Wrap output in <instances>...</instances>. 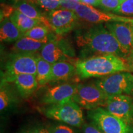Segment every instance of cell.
Masks as SVG:
<instances>
[{
  "label": "cell",
  "instance_id": "d6a6232c",
  "mask_svg": "<svg viewBox=\"0 0 133 133\" xmlns=\"http://www.w3.org/2000/svg\"><path fill=\"white\" fill-rule=\"evenodd\" d=\"M74 1H76V2H78V3H79V0H74Z\"/></svg>",
  "mask_w": 133,
  "mask_h": 133
},
{
  "label": "cell",
  "instance_id": "ba28073f",
  "mask_svg": "<svg viewBox=\"0 0 133 133\" xmlns=\"http://www.w3.org/2000/svg\"><path fill=\"white\" fill-rule=\"evenodd\" d=\"M76 82L49 83L41 88L38 101L42 105L56 104L65 100L72 99L78 89Z\"/></svg>",
  "mask_w": 133,
  "mask_h": 133
},
{
  "label": "cell",
  "instance_id": "cb8c5ba5",
  "mask_svg": "<svg viewBox=\"0 0 133 133\" xmlns=\"http://www.w3.org/2000/svg\"><path fill=\"white\" fill-rule=\"evenodd\" d=\"M35 1L41 8L49 12L61 7V0H35Z\"/></svg>",
  "mask_w": 133,
  "mask_h": 133
},
{
  "label": "cell",
  "instance_id": "7402d4cb",
  "mask_svg": "<svg viewBox=\"0 0 133 133\" xmlns=\"http://www.w3.org/2000/svg\"><path fill=\"white\" fill-rule=\"evenodd\" d=\"M114 12L124 16H133V0L124 1Z\"/></svg>",
  "mask_w": 133,
  "mask_h": 133
},
{
  "label": "cell",
  "instance_id": "4316f807",
  "mask_svg": "<svg viewBox=\"0 0 133 133\" xmlns=\"http://www.w3.org/2000/svg\"><path fill=\"white\" fill-rule=\"evenodd\" d=\"M81 128L84 133H104L91 122L90 124L84 123Z\"/></svg>",
  "mask_w": 133,
  "mask_h": 133
},
{
  "label": "cell",
  "instance_id": "5bb4252c",
  "mask_svg": "<svg viewBox=\"0 0 133 133\" xmlns=\"http://www.w3.org/2000/svg\"><path fill=\"white\" fill-rule=\"evenodd\" d=\"M76 76H78V75L74 64L65 61L56 62L52 64L49 83L70 82L73 81Z\"/></svg>",
  "mask_w": 133,
  "mask_h": 133
},
{
  "label": "cell",
  "instance_id": "44dd1931",
  "mask_svg": "<svg viewBox=\"0 0 133 133\" xmlns=\"http://www.w3.org/2000/svg\"><path fill=\"white\" fill-rule=\"evenodd\" d=\"M52 64L45 61L40 54H37L36 63V75L38 86L41 88L49 84L51 77Z\"/></svg>",
  "mask_w": 133,
  "mask_h": 133
},
{
  "label": "cell",
  "instance_id": "d6986e66",
  "mask_svg": "<svg viewBox=\"0 0 133 133\" xmlns=\"http://www.w3.org/2000/svg\"><path fill=\"white\" fill-rule=\"evenodd\" d=\"M13 8L15 10H17L29 17L39 20L49 26L46 17L32 3L28 2L26 0H17Z\"/></svg>",
  "mask_w": 133,
  "mask_h": 133
},
{
  "label": "cell",
  "instance_id": "7a4b0ae2",
  "mask_svg": "<svg viewBox=\"0 0 133 133\" xmlns=\"http://www.w3.org/2000/svg\"><path fill=\"white\" fill-rule=\"evenodd\" d=\"M74 65L78 77L81 79L92 77L102 78L120 71H129L125 60L113 54L100 55L78 59Z\"/></svg>",
  "mask_w": 133,
  "mask_h": 133
},
{
  "label": "cell",
  "instance_id": "f1b7e54d",
  "mask_svg": "<svg viewBox=\"0 0 133 133\" xmlns=\"http://www.w3.org/2000/svg\"><path fill=\"white\" fill-rule=\"evenodd\" d=\"M129 72H133V52H131L125 59Z\"/></svg>",
  "mask_w": 133,
  "mask_h": 133
},
{
  "label": "cell",
  "instance_id": "3957f363",
  "mask_svg": "<svg viewBox=\"0 0 133 133\" xmlns=\"http://www.w3.org/2000/svg\"><path fill=\"white\" fill-rule=\"evenodd\" d=\"M38 109L48 118L74 127H81L84 124L82 110L72 99L65 100L58 104L42 105Z\"/></svg>",
  "mask_w": 133,
  "mask_h": 133
},
{
  "label": "cell",
  "instance_id": "30bf717a",
  "mask_svg": "<svg viewBox=\"0 0 133 133\" xmlns=\"http://www.w3.org/2000/svg\"><path fill=\"white\" fill-rule=\"evenodd\" d=\"M46 17L51 29L59 36L64 35L74 30L79 19L75 11L64 8L49 11Z\"/></svg>",
  "mask_w": 133,
  "mask_h": 133
},
{
  "label": "cell",
  "instance_id": "d4e9b609",
  "mask_svg": "<svg viewBox=\"0 0 133 133\" xmlns=\"http://www.w3.org/2000/svg\"><path fill=\"white\" fill-rule=\"evenodd\" d=\"M49 126L44 124H34L22 129L19 133H50Z\"/></svg>",
  "mask_w": 133,
  "mask_h": 133
},
{
  "label": "cell",
  "instance_id": "277c9868",
  "mask_svg": "<svg viewBox=\"0 0 133 133\" xmlns=\"http://www.w3.org/2000/svg\"><path fill=\"white\" fill-rule=\"evenodd\" d=\"M37 54L12 52L8 56L1 72V80L12 83L21 74L36 75Z\"/></svg>",
  "mask_w": 133,
  "mask_h": 133
},
{
  "label": "cell",
  "instance_id": "1f68e13d",
  "mask_svg": "<svg viewBox=\"0 0 133 133\" xmlns=\"http://www.w3.org/2000/svg\"><path fill=\"white\" fill-rule=\"evenodd\" d=\"M119 1H120V3H122V2H123L124 1H125V0H119Z\"/></svg>",
  "mask_w": 133,
  "mask_h": 133
},
{
  "label": "cell",
  "instance_id": "2e32d148",
  "mask_svg": "<svg viewBox=\"0 0 133 133\" xmlns=\"http://www.w3.org/2000/svg\"><path fill=\"white\" fill-rule=\"evenodd\" d=\"M46 44L43 41H38L22 36L16 41L12 47V51L16 52L36 54Z\"/></svg>",
  "mask_w": 133,
  "mask_h": 133
},
{
  "label": "cell",
  "instance_id": "6da1fadb",
  "mask_svg": "<svg viewBox=\"0 0 133 133\" xmlns=\"http://www.w3.org/2000/svg\"><path fill=\"white\" fill-rule=\"evenodd\" d=\"M76 43L80 48L79 59L105 54H113L126 59L127 56L105 25H94L78 35Z\"/></svg>",
  "mask_w": 133,
  "mask_h": 133
},
{
  "label": "cell",
  "instance_id": "83f0119b",
  "mask_svg": "<svg viewBox=\"0 0 133 133\" xmlns=\"http://www.w3.org/2000/svg\"><path fill=\"white\" fill-rule=\"evenodd\" d=\"M78 3L74 0H61V6H62V8L72 11H74Z\"/></svg>",
  "mask_w": 133,
  "mask_h": 133
},
{
  "label": "cell",
  "instance_id": "52a82bcc",
  "mask_svg": "<svg viewBox=\"0 0 133 133\" xmlns=\"http://www.w3.org/2000/svg\"><path fill=\"white\" fill-rule=\"evenodd\" d=\"M94 82L109 96L121 94L133 96V74L129 71L115 73Z\"/></svg>",
  "mask_w": 133,
  "mask_h": 133
},
{
  "label": "cell",
  "instance_id": "f546056e",
  "mask_svg": "<svg viewBox=\"0 0 133 133\" xmlns=\"http://www.w3.org/2000/svg\"><path fill=\"white\" fill-rule=\"evenodd\" d=\"M99 0H79V3L90 5V6H97Z\"/></svg>",
  "mask_w": 133,
  "mask_h": 133
},
{
  "label": "cell",
  "instance_id": "7c38bea8",
  "mask_svg": "<svg viewBox=\"0 0 133 133\" xmlns=\"http://www.w3.org/2000/svg\"><path fill=\"white\" fill-rule=\"evenodd\" d=\"M79 18L83 21L93 24H102L103 22H122L128 23L132 19V17L121 16L119 15L105 12L96 9L92 6L78 3L74 11Z\"/></svg>",
  "mask_w": 133,
  "mask_h": 133
},
{
  "label": "cell",
  "instance_id": "9c48e42d",
  "mask_svg": "<svg viewBox=\"0 0 133 133\" xmlns=\"http://www.w3.org/2000/svg\"><path fill=\"white\" fill-rule=\"evenodd\" d=\"M43 59L50 64L58 62H69L75 57V51L69 40L59 36L43 46L40 51Z\"/></svg>",
  "mask_w": 133,
  "mask_h": 133
},
{
  "label": "cell",
  "instance_id": "4dcf8cb0",
  "mask_svg": "<svg viewBox=\"0 0 133 133\" xmlns=\"http://www.w3.org/2000/svg\"><path fill=\"white\" fill-rule=\"evenodd\" d=\"M129 24H130V25H131V29H132V31L133 32V19L131 20V21L129 22Z\"/></svg>",
  "mask_w": 133,
  "mask_h": 133
},
{
  "label": "cell",
  "instance_id": "ac0fdd59",
  "mask_svg": "<svg viewBox=\"0 0 133 133\" xmlns=\"http://www.w3.org/2000/svg\"><path fill=\"white\" fill-rule=\"evenodd\" d=\"M9 18L15 25L18 28V29L23 33V35L35 26L44 24L43 22L39 20L31 19L19 12L17 10L15 9L12 14L10 16Z\"/></svg>",
  "mask_w": 133,
  "mask_h": 133
},
{
  "label": "cell",
  "instance_id": "8fae6325",
  "mask_svg": "<svg viewBox=\"0 0 133 133\" xmlns=\"http://www.w3.org/2000/svg\"><path fill=\"white\" fill-rule=\"evenodd\" d=\"M104 108L125 123L133 126L132 96L124 94L109 96Z\"/></svg>",
  "mask_w": 133,
  "mask_h": 133
},
{
  "label": "cell",
  "instance_id": "484cf974",
  "mask_svg": "<svg viewBox=\"0 0 133 133\" xmlns=\"http://www.w3.org/2000/svg\"><path fill=\"white\" fill-rule=\"evenodd\" d=\"M50 133H75L70 126L64 124H54L49 126Z\"/></svg>",
  "mask_w": 133,
  "mask_h": 133
},
{
  "label": "cell",
  "instance_id": "e0dca14e",
  "mask_svg": "<svg viewBox=\"0 0 133 133\" xmlns=\"http://www.w3.org/2000/svg\"><path fill=\"white\" fill-rule=\"evenodd\" d=\"M0 29L1 41L13 42L17 41L23 36V33L15 25L9 17H5L1 20Z\"/></svg>",
  "mask_w": 133,
  "mask_h": 133
},
{
  "label": "cell",
  "instance_id": "603a6c76",
  "mask_svg": "<svg viewBox=\"0 0 133 133\" xmlns=\"http://www.w3.org/2000/svg\"><path fill=\"white\" fill-rule=\"evenodd\" d=\"M120 4L119 0H99L97 6L104 11H112L114 12L119 8Z\"/></svg>",
  "mask_w": 133,
  "mask_h": 133
},
{
  "label": "cell",
  "instance_id": "5b68a950",
  "mask_svg": "<svg viewBox=\"0 0 133 133\" xmlns=\"http://www.w3.org/2000/svg\"><path fill=\"white\" fill-rule=\"evenodd\" d=\"M88 117L104 133H133V126L125 123L104 107L89 110Z\"/></svg>",
  "mask_w": 133,
  "mask_h": 133
},
{
  "label": "cell",
  "instance_id": "9a60e30c",
  "mask_svg": "<svg viewBox=\"0 0 133 133\" xmlns=\"http://www.w3.org/2000/svg\"><path fill=\"white\" fill-rule=\"evenodd\" d=\"M15 88L23 99H27L39 88L36 76L31 74H21L13 79Z\"/></svg>",
  "mask_w": 133,
  "mask_h": 133
},
{
  "label": "cell",
  "instance_id": "ffe728a7",
  "mask_svg": "<svg viewBox=\"0 0 133 133\" xmlns=\"http://www.w3.org/2000/svg\"><path fill=\"white\" fill-rule=\"evenodd\" d=\"M10 83L1 81L0 90V110L1 112L8 110L17 102V94Z\"/></svg>",
  "mask_w": 133,
  "mask_h": 133
},
{
  "label": "cell",
  "instance_id": "8992f818",
  "mask_svg": "<svg viewBox=\"0 0 133 133\" xmlns=\"http://www.w3.org/2000/svg\"><path fill=\"white\" fill-rule=\"evenodd\" d=\"M109 96L95 82L78 84L72 99L80 107L88 110L104 107Z\"/></svg>",
  "mask_w": 133,
  "mask_h": 133
},
{
  "label": "cell",
  "instance_id": "4fadbf2b",
  "mask_svg": "<svg viewBox=\"0 0 133 133\" xmlns=\"http://www.w3.org/2000/svg\"><path fill=\"white\" fill-rule=\"evenodd\" d=\"M105 26L116 38L128 57L133 52V32L130 24L122 22H111L105 23Z\"/></svg>",
  "mask_w": 133,
  "mask_h": 133
}]
</instances>
